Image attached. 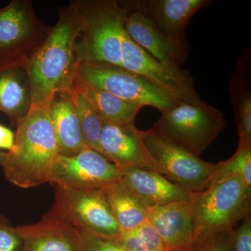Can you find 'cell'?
<instances>
[{
    "mask_svg": "<svg viewBox=\"0 0 251 251\" xmlns=\"http://www.w3.org/2000/svg\"><path fill=\"white\" fill-rule=\"evenodd\" d=\"M70 92L84 144L86 148L100 153V136L103 123L78 86L74 84Z\"/></svg>",
    "mask_w": 251,
    "mask_h": 251,
    "instance_id": "23",
    "label": "cell"
},
{
    "mask_svg": "<svg viewBox=\"0 0 251 251\" xmlns=\"http://www.w3.org/2000/svg\"><path fill=\"white\" fill-rule=\"evenodd\" d=\"M115 239L128 251H170L148 221L135 228L121 231Z\"/></svg>",
    "mask_w": 251,
    "mask_h": 251,
    "instance_id": "25",
    "label": "cell"
},
{
    "mask_svg": "<svg viewBox=\"0 0 251 251\" xmlns=\"http://www.w3.org/2000/svg\"><path fill=\"white\" fill-rule=\"evenodd\" d=\"M120 179V168L96 150L86 148L73 156L58 155L49 183L73 190L102 189Z\"/></svg>",
    "mask_w": 251,
    "mask_h": 251,
    "instance_id": "11",
    "label": "cell"
},
{
    "mask_svg": "<svg viewBox=\"0 0 251 251\" xmlns=\"http://www.w3.org/2000/svg\"><path fill=\"white\" fill-rule=\"evenodd\" d=\"M126 7L148 16L167 35L187 41L186 29L191 18L214 2L211 0H134L120 1Z\"/></svg>",
    "mask_w": 251,
    "mask_h": 251,
    "instance_id": "14",
    "label": "cell"
},
{
    "mask_svg": "<svg viewBox=\"0 0 251 251\" xmlns=\"http://www.w3.org/2000/svg\"><path fill=\"white\" fill-rule=\"evenodd\" d=\"M238 178L251 188V147H238L228 159L215 163L211 185Z\"/></svg>",
    "mask_w": 251,
    "mask_h": 251,
    "instance_id": "24",
    "label": "cell"
},
{
    "mask_svg": "<svg viewBox=\"0 0 251 251\" xmlns=\"http://www.w3.org/2000/svg\"><path fill=\"white\" fill-rule=\"evenodd\" d=\"M193 236L191 251H200L218 234L251 215V188L232 178L193 193L189 201Z\"/></svg>",
    "mask_w": 251,
    "mask_h": 251,
    "instance_id": "3",
    "label": "cell"
},
{
    "mask_svg": "<svg viewBox=\"0 0 251 251\" xmlns=\"http://www.w3.org/2000/svg\"><path fill=\"white\" fill-rule=\"evenodd\" d=\"M16 128L14 147L2 165L5 178L22 188L49 183L59 152L49 105L31 107Z\"/></svg>",
    "mask_w": 251,
    "mask_h": 251,
    "instance_id": "2",
    "label": "cell"
},
{
    "mask_svg": "<svg viewBox=\"0 0 251 251\" xmlns=\"http://www.w3.org/2000/svg\"><path fill=\"white\" fill-rule=\"evenodd\" d=\"M232 229L212 238L200 251H232L230 243V234Z\"/></svg>",
    "mask_w": 251,
    "mask_h": 251,
    "instance_id": "29",
    "label": "cell"
},
{
    "mask_svg": "<svg viewBox=\"0 0 251 251\" xmlns=\"http://www.w3.org/2000/svg\"><path fill=\"white\" fill-rule=\"evenodd\" d=\"M31 103L27 63L0 67V111L4 112L16 126L31 110Z\"/></svg>",
    "mask_w": 251,
    "mask_h": 251,
    "instance_id": "18",
    "label": "cell"
},
{
    "mask_svg": "<svg viewBox=\"0 0 251 251\" xmlns=\"http://www.w3.org/2000/svg\"><path fill=\"white\" fill-rule=\"evenodd\" d=\"M15 142V133L8 127L0 125V149L10 151Z\"/></svg>",
    "mask_w": 251,
    "mask_h": 251,
    "instance_id": "30",
    "label": "cell"
},
{
    "mask_svg": "<svg viewBox=\"0 0 251 251\" xmlns=\"http://www.w3.org/2000/svg\"><path fill=\"white\" fill-rule=\"evenodd\" d=\"M147 221L170 251H191L193 229L189 201L148 208Z\"/></svg>",
    "mask_w": 251,
    "mask_h": 251,
    "instance_id": "17",
    "label": "cell"
},
{
    "mask_svg": "<svg viewBox=\"0 0 251 251\" xmlns=\"http://www.w3.org/2000/svg\"><path fill=\"white\" fill-rule=\"evenodd\" d=\"M122 67L156 84L181 103L205 102L196 90L188 71L158 62L131 40L125 31L122 41Z\"/></svg>",
    "mask_w": 251,
    "mask_h": 251,
    "instance_id": "10",
    "label": "cell"
},
{
    "mask_svg": "<svg viewBox=\"0 0 251 251\" xmlns=\"http://www.w3.org/2000/svg\"><path fill=\"white\" fill-rule=\"evenodd\" d=\"M242 221L238 228L231 230L232 251H251V216H247Z\"/></svg>",
    "mask_w": 251,
    "mask_h": 251,
    "instance_id": "28",
    "label": "cell"
},
{
    "mask_svg": "<svg viewBox=\"0 0 251 251\" xmlns=\"http://www.w3.org/2000/svg\"><path fill=\"white\" fill-rule=\"evenodd\" d=\"M50 29L36 16L31 0H12L0 9V67L27 63Z\"/></svg>",
    "mask_w": 251,
    "mask_h": 251,
    "instance_id": "8",
    "label": "cell"
},
{
    "mask_svg": "<svg viewBox=\"0 0 251 251\" xmlns=\"http://www.w3.org/2000/svg\"><path fill=\"white\" fill-rule=\"evenodd\" d=\"M85 251H128L115 239L99 237L83 229H78Z\"/></svg>",
    "mask_w": 251,
    "mask_h": 251,
    "instance_id": "26",
    "label": "cell"
},
{
    "mask_svg": "<svg viewBox=\"0 0 251 251\" xmlns=\"http://www.w3.org/2000/svg\"><path fill=\"white\" fill-rule=\"evenodd\" d=\"M229 98L239 134L238 147H251V52L239 56L228 85Z\"/></svg>",
    "mask_w": 251,
    "mask_h": 251,
    "instance_id": "19",
    "label": "cell"
},
{
    "mask_svg": "<svg viewBox=\"0 0 251 251\" xmlns=\"http://www.w3.org/2000/svg\"><path fill=\"white\" fill-rule=\"evenodd\" d=\"M112 215L121 231L135 228L147 222V209L119 181L102 188Z\"/></svg>",
    "mask_w": 251,
    "mask_h": 251,
    "instance_id": "21",
    "label": "cell"
},
{
    "mask_svg": "<svg viewBox=\"0 0 251 251\" xmlns=\"http://www.w3.org/2000/svg\"><path fill=\"white\" fill-rule=\"evenodd\" d=\"M226 126L224 114L204 102L178 103L161 113L151 128L163 139L200 156Z\"/></svg>",
    "mask_w": 251,
    "mask_h": 251,
    "instance_id": "6",
    "label": "cell"
},
{
    "mask_svg": "<svg viewBox=\"0 0 251 251\" xmlns=\"http://www.w3.org/2000/svg\"><path fill=\"white\" fill-rule=\"evenodd\" d=\"M6 158V153L0 151V166H2Z\"/></svg>",
    "mask_w": 251,
    "mask_h": 251,
    "instance_id": "31",
    "label": "cell"
},
{
    "mask_svg": "<svg viewBox=\"0 0 251 251\" xmlns=\"http://www.w3.org/2000/svg\"><path fill=\"white\" fill-rule=\"evenodd\" d=\"M59 155L73 156L86 148L70 90L56 92L49 104Z\"/></svg>",
    "mask_w": 251,
    "mask_h": 251,
    "instance_id": "20",
    "label": "cell"
},
{
    "mask_svg": "<svg viewBox=\"0 0 251 251\" xmlns=\"http://www.w3.org/2000/svg\"><path fill=\"white\" fill-rule=\"evenodd\" d=\"M55 198L49 214L75 228L115 239L121 232L101 189L73 190L53 186Z\"/></svg>",
    "mask_w": 251,
    "mask_h": 251,
    "instance_id": "9",
    "label": "cell"
},
{
    "mask_svg": "<svg viewBox=\"0 0 251 251\" xmlns=\"http://www.w3.org/2000/svg\"><path fill=\"white\" fill-rule=\"evenodd\" d=\"M16 229L22 237V251H85L77 229L48 212L36 224Z\"/></svg>",
    "mask_w": 251,
    "mask_h": 251,
    "instance_id": "16",
    "label": "cell"
},
{
    "mask_svg": "<svg viewBox=\"0 0 251 251\" xmlns=\"http://www.w3.org/2000/svg\"><path fill=\"white\" fill-rule=\"evenodd\" d=\"M134 122L125 125L103 124L100 136V153L119 168L135 167L156 171Z\"/></svg>",
    "mask_w": 251,
    "mask_h": 251,
    "instance_id": "15",
    "label": "cell"
},
{
    "mask_svg": "<svg viewBox=\"0 0 251 251\" xmlns=\"http://www.w3.org/2000/svg\"><path fill=\"white\" fill-rule=\"evenodd\" d=\"M140 133L157 173L191 193L201 192L210 186L215 163L167 141L151 128Z\"/></svg>",
    "mask_w": 251,
    "mask_h": 251,
    "instance_id": "7",
    "label": "cell"
},
{
    "mask_svg": "<svg viewBox=\"0 0 251 251\" xmlns=\"http://www.w3.org/2000/svg\"><path fill=\"white\" fill-rule=\"evenodd\" d=\"M47 39L27 61L31 107L49 105L56 92L70 90L79 64L77 42L80 24L73 1L60 8Z\"/></svg>",
    "mask_w": 251,
    "mask_h": 251,
    "instance_id": "1",
    "label": "cell"
},
{
    "mask_svg": "<svg viewBox=\"0 0 251 251\" xmlns=\"http://www.w3.org/2000/svg\"><path fill=\"white\" fill-rule=\"evenodd\" d=\"M77 86L85 94L103 125H120L134 122L143 108L139 104L124 100L105 91Z\"/></svg>",
    "mask_w": 251,
    "mask_h": 251,
    "instance_id": "22",
    "label": "cell"
},
{
    "mask_svg": "<svg viewBox=\"0 0 251 251\" xmlns=\"http://www.w3.org/2000/svg\"><path fill=\"white\" fill-rule=\"evenodd\" d=\"M120 2L126 10L124 29L130 39L158 62L170 67H181L189 54L187 41L167 35L143 13Z\"/></svg>",
    "mask_w": 251,
    "mask_h": 251,
    "instance_id": "12",
    "label": "cell"
},
{
    "mask_svg": "<svg viewBox=\"0 0 251 251\" xmlns=\"http://www.w3.org/2000/svg\"><path fill=\"white\" fill-rule=\"evenodd\" d=\"M23 242L16 227L0 216V251H22Z\"/></svg>",
    "mask_w": 251,
    "mask_h": 251,
    "instance_id": "27",
    "label": "cell"
},
{
    "mask_svg": "<svg viewBox=\"0 0 251 251\" xmlns=\"http://www.w3.org/2000/svg\"><path fill=\"white\" fill-rule=\"evenodd\" d=\"M74 84L105 91L143 107H152L161 113L181 103L145 77L120 66L107 63H80Z\"/></svg>",
    "mask_w": 251,
    "mask_h": 251,
    "instance_id": "5",
    "label": "cell"
},
{
    "mask_svg": "<svg viewBox=\"0 0 251 251\" xmlns=\"http://www.w3.org/2000/svg\"><path fill=\"white\" fill-rule=\"evenodd\" d=\"M80 24L77 42L80 63L103 62L122 67L126 10L117 0H75Z\"/></svg>",
    "mask_w": 251,
    "mask_h": 251,
    "instance_id": "4",
    "label": "cell"
},
{
    "mask_svg": "<svg viewBox=\"0 0 251 251\" xmlns=\"http://www.w3.org/2000/svg\"><path fill=\"white\" fill-rule=\"evenodd\" d=\"M118 181L148 209L189 201L193 194L157 172L135 167L120 168Z\"/></svg>",
    "mask_w": 251,
    "mask_h": 251,
    "instance_id": "13",
    "label": "cell"
}]
</instances>
